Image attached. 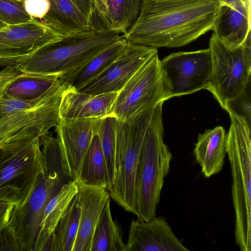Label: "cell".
<instances>
[{"mask_svg":"<svg viewBox=\"0 0 251 251\" xmlns=\"http://www.w3.org/2000/svg\"><path fill=\"white\" fill-rule=\"evenodd\" d=\"M118 119L107 115L101 118L98 135L104 156L107 176V188L109 192L115 180V157L116 147V133Z\"/></svg>","mask_w":251,"mask_h":251,"instance_id":"obj_28","label":"cell"},{"mask_svg":"<svg viewBox=\"0 0 251 251\" xmlns=\"http://www.w3.org/2000/svg\"><path fill=\"white\" fill-rule=\"evenodd\" d=\"M156 106L117 122L115 180L109 193L118 204L136 215L137 172L145 136Z\"/></svg>","mask_w":251,"mask_h":251,"instance_id":"obj_7","label":"cell"},{"mask_svg":"<svg viewBox=\"0 0 251 251\" xmlns=\"http://www.w3.org/2000/svg\"><path fill=\"white\" fill-rule=\"evenodd\" d=\"M221 4L214 0H143L136 21L122 36L157 49L182 47L212 30Z\"/></svg>","mask_w":251,"mask_h":251,"instance_id":"obj_1","label":"cell"},{"mask_svg":"<svg viewBox=\"0 0 251 251\" xmlns=\"http://www.w3.org/2000/svg\"><path fill=\"white\" fill-rule=\"evenodd\" d=\"M66 85L60 78L37 98L0 100V145L33 136L40 138L59 123L60 106Z\"/></svg>","mask_w":251,"mask_h":251,"instance_id":"obj_4","label":"cell"},{"mask_svg":"<svg viewBox=\"0 0 251 251\" xmlns=\"http://www.w3.org/2000/svg\"><path fill=\"white\" fill-rule=\"evenodd\" d=\"M101 118L61 119L55 127L62 159L72 180L78 182L83 161L93 137L97 134Z\"/></svg>","mask_w":251,"mask_h":251,"instance_id":"obj_13","label":"cell"},{"mask_svg":"<svg viewBox=\"0 0 251 251\" xmlns=\"http://www.w3.org/2000/svg\"><path fill=\"white\" fill-rule=\"evenodd\" d=\"M0 251H21L19 243L8 225L0 230Z\"/></svg>","mask_w":251,"mask_h":251,"instance_id":"obj_32","label":"cell"},{"mask_svg":"<svg viewBox=\"0 0 251 251\" xmlns=\"http://www.w3.org/2000/svg\"><path fill=\"white\" fill-rule=\"evenodd\" d=\"M26 11L33 18L41 21L50 8L49 0H23Z\"/></svg>","mask_w":251,"mask_h":251,"instance_id":"obj_31","label":"cell"},{"mask_svg":"<svg viewBox=\"0 0 251 251\" xmlns=\"http://www.w3.org/2000/svg\"><path fill=\"white\" fill-rule=\"evenodd\" d=\"M189 251L162 217L146 221L132 220L126 251Z\"/></svg>","mask_w":251,"mask_h":251,"instance_id":"obj_15","label":"cell"},{"mask_svg":"<svg viewBox=\"0 0 251 251\" xmlns=\"http://www.w3.org/2000/svg\"><path fill=\"white\" fill-rule=\"evenodd\" d=\"M79 10L89 19L91 14V0H71Z\"/></svg>","mask_w":251,"mask_h":251,"instance_id":"obj_35","label":"cell"},{"mask_svg":"<svg viewBox=\"0 0 251 251\" xmlns=\"http://www.w3.org/2000/svg\"><path fill=\"white\" fill-rule=\"evenodd\" d=\"M118 92L93 95L65 89L60 106L61 119L103 118L109 115Z\"/></svg>","mask_w":251,"mask_h":251,"instance_id":"obj_18","label":"cell"},{"mask_svg":"<svg viewBox=\"0 0 251 251\" xmlns=\"http://www.w3.org/2000/svg\"><path fill=\"white\" fill-rule=\"evenodd\" d=\"M80 206L77 193L59 220L54 231L52 251H72L78 230Z\"/></svg>","mask_w":251,"mask_h":251,"instance_id":"obj_26","label":"cell"},{"mask_svg":"<svg viewBox=\"0 0 251 251\" xmlns=\"http://www.w3.org/2000/svg\"><path fill=\"white\" fill-rule=\"evenodd\" d=\"M23 0H0V29L31 21Z\"/></svg>","mask_w":251,"mask_h":251,"instance_id":"obj_29","label":"cell"},{"mask_svg":"<svg viewBox=\"0 0 251 251\" xmlns=\"http://www.w3.org/2000/svg\"><path fill=\"white\" fill-rule=\"evenodd\" d=\"M220 3L221 4L228 5L235 7H241L251 4H245L240 0H214Z\"/></svg>","mask_w":251,"mask_h":251,"instance_id":"obj_36","label":"cell"},{"mask_svg":"<svg viewBox=\"0 0 251 251\" xmlns=\"http://www.w3.org/2000/svg\"><path fill=\"white\" fill-rule=\"evenodd\" d=\"M143 0H91L93 30L125 34L136 21Z\"/></svg>","mask_w":251,"mask_h":251,"instance_id":"obj_16","label":"cell"},{"mask_svg":"<svg viewBox=\"0 0 251 251\" xmlns=\"http://www.w3.org/2000/svg\"><path fill=\"white\" fill-rule=\"evenodd\" d=\"M14 206L13 202L0 197V230L8 225Z\"/></svg>","mask_w":251,"mask_h":251,"instance_id":"obj_34","label":"cell"},{"mask_svg":"<svg viewBox=\"0 0 251 251\" xmlns=\"http://www.w3.org/2000/svg\"><path fill=\"white\" fill-rule=\"evenodd\" d=\"M44 171L38 176L26 200L14 205L8 226L21 251H34L43 211L50 200L70 180L62 159L59 141L50 132L40 138Z\"/></svg>","mask_w":251,"mask_h":251,"instance_id":"obj_2","label":"cell"},{"mask_svg":"<svg viewBox=\"0 0 251 251\" xmlns=\"http://www.w3.org/2000/svg\"><path fill=\"white\" fill-rule=\"evenodd\" d=\"M63 36L33 18L28 22L0 29V59H24Z\"/></svg>","mask_w":251,"mask_h":251,"instance_id":"obj_14","label":"cell"},{"mask_svg":"<svg viewBox=\"0 0 251 251\" xmlns=\"http://www.w3.org/2000/svg\"><path fill=\"white\" fill-rule=\"evenodd\" d=\"M127 43L123 37L111 44L77 71L63 79L66 89L78 91L102 73L118 56Z\"/></svg>","mask_w":251,"mask_h":251,"instance_id":"obj_23","label":"cell"},{"mask_svg":"<svg viewBox=\"0 0 251 251\" xmlns=\"http://www.w3.org/2000/svg\"><path fill=\"white\" fill-rule=\"evenodd\" d=\"M77 183L107 188L106 163L98 134L93 137L85 154Z\"/></svg>","mask_w":251,"mask_h":251,"instance_id":"obj_27","label":"cell"},{"mask_svg":"<svg viewBox=\"0 0 251 251\" xmlns=\"http://www.w3.org/2000/svg\"><path fill=\"white\" fill-rule=\"evenodd\" d=\"M160 65L167 100L207 88L211 70L209 48L171 53Z\"/></svg>","mask_w":251,"mask_h":251,"instance_id":"obj_11","label":"cell"},{"mask_svg":"<svg viewBox=\"0 0 251 251\" xmlns=\"http://www.w3.org/2000/svg\"><path fill=\"white\" fill-rule=\"evenodd\" d=\"M122 36L111 31H90L63 37L20 60H1L0 66L15 67L21 72L37 75L73 74Z\"/></svg>","mask_w":251,"mask_h":251,"instance_id":"obj_3","label":"cell"},{"mask_svg":"<svg viewBox=\"0 0 251 251\" xmlns=\"http://www.w3.org/2000/svg\"><path fill=\"white\" fill-rule=\"evenodd\" d=\"M226 131L221 126L199 135L194 154L205 177L209 178L222 170L226 153Z\"/></svg>","mask_w":251,"mask_h":251,"instance_id":"obj_20","label":"cell"},{"mask_svg":"<svg viewBox=\"0 0 251 251\" xmlns=\"http://www.w3.org/2000/svg\"><path fill=\"white\" fill-rule=\"evenodd\" d=\"M78 192L75 181L70 180L50 200L43 213L40 230L34 251H52L55 228L62 215Z\"/></svg>","mask_w":251,"mask_h":251,"instance_id":"obj_21","label":"cell"},{"mask_svg":"<svg viewBox=\"0 0 251 251\" xmlns=\"http://www.w3.org/2000/svg\"><path fill=\"white\" fill-rule=\"evenodd\" d=\"M77 184L80 215L78 230L72 251H91L96 226L110 196L104 187Z\"/></svg>","mask_w":251,"mask_h":251,"instance_id":"obj_17","label":"cell"},{"mask_svg":"<svg viewBox=\"0 0 251 251\" xmlns=\"http://www.w3.org/2000/svg\"><path fill=\"white\" fill-rule=\"evenodd\" d=\"M49 1V11L40 22L63 37L93 30L89 19L71 0Z\"/></svg>","mask_w":251,"mask_h":251,"instance_id":"obj_22","label":"cell"},{"mask_svg":"<svg viewBox=\"0 0 251 251\" xmlns=\"http://www.w3.org/2000/svg\"><path fill=\"white\" fill-rule=\"evenodd\" d=\"M211 70L208 87L223 109L251 82V39L229 48L213 33L209 43Z\"/></svg>","mask_w":251,"mask_h":251,"instance_id":"obj_9","label":"cell"},{"mask_svg":"<svg viewBox=\"0 0 251 251\" xmlns=\"http://www.w3.org/2000/svg\"><path fill=\"white\" fill-rule=\"evenodd\" d=\"M158 53L148 60L118 92L110 114L126 121L167 100Z\"/></svg>","mask_w":251,"mask_h":251,"instance_id":"obj_10","label":"cell"},{"mask_svg":"<svg viewBox=\"0 0 251 251\" xmlns=\"http://www.w3.org/2000/svg\"><path fill=\"white\" fill-rule=\"evenodd\" d=\"M40 139L33 136L0 145V197L14 205L26 200L44 170Z\"/></svg>","mask_w":251,"mask_h":251,"instance_id":"obj_8","label":"cell"},{"mask_svg":"<svg viewBox=\"0 0 251 251\" xmlns=\"http://www.w3.org/2000/svg\"><path fill=\"white\" fill-rule=\"evenodd\" d=\"M110 199L106 203L96 226L91 251H126L119 225L112 216Z\"/></svg>","mask_w":251,"mask_h":251,"instance_id":"obj_25","label":"cell"},{"mask_svg":"<svg viewBox=\"0 0 251 251\" xmlns=\"http://www.w3.org/2000/svg\"><path fill=\"white\" fill-rule=\"evenodd\" d=\"M242 2L245 4H251V0H240Z\"/></svg>","mask_w":251,"mask_h":251,"instance_id":"obj_37","label":"cell"},{"mask_svg":"<svg viewBox=\"0 0 251 251\" xmlns=\"http://www.w3.org/2000/svg\"><path fill=\"white\" fill-rule=\"evenodd\" d=\"M227 112L231 124L226 151L232 177L235 240L241 251H251V125L244 117Z\"/></svg>","mask_w":251,"mask_h":251,"instance_id":"obj_5","label":"cell"},{"mask_svg":"<svg viewBox=\"0 0 251 251\" xmlns=\"http://www.w3.org/2000/svg\"><path fill=\"white\" fill-rule=\"evenodd\" d=\"M250 85L251 82L240 95L226 104L224 109L244 117L250 124H251Z\"/></svg>","mask_w":251,"mask_h":251,"instance_id":"obj_30","label":"cell"},{"mask_svg":"<svg viewBox=\"0 0 251 251\" xmlns=\"http://www.w3.org/2000/svg\"><path fill=\"white\" fill-rule=\"evenodd\" d=\"M60 78L56 75H37L21 73L6 86L0 100L9 98L29 100L37 98Z\"/></svg>","mask_w":251,"mask_h":251,"instance_id":"obj_24","label":"cell"},{"mask_svg":"<svg viewBox=\"0 0 251 251\" xmlns=\"http://www.w3.org/2000/svg\"><path fill=\"white\" fill-rule=\"evenodd\" d=\"M154 109L144 140L138 167L136 193L137 220L146 221L155 217L165 178L173 155L164 141L162 106Z\"/></svg>","mask_w":251,"mask_h":251,"instance_id":"obj_6","label":"cell"},{"mask_svg":"<svg viewBox=\"0 0 251 251\" xmlns=\"http://www.w3.org/2000/svg\"><path fill=\"white\" fill-rule=\"evenodd\" d=\"M157 49L127 42L116 59L100 75L78 91L91 95L119 92Z\"/></svg>","mask_w":251,"mask_h":251,"instance_id":"obj_12","label":"cell"},{"mask_svg":"<svg viewBox=\"0 0 251 251\" xmlns=\"http://www.w3.org/2000/svg\"><path fill=\"white\" fill-rule=\"evenodd\" d=\"M21 73L17 68L11 67H4L0 71V97L6 86Z\"/></svg>","mask_w":251,"mask_h":251,"instance_id":"obj_33","label":"cell"},{"mask_svg":"<svg viewBox=\"0 0 251 251\" xmlns=\"http://www.w3.org/2000/svg\"><path fill=\"white\" fill-rule=\"evenodd\" d=\"M251 4L241 7L221 4L212 30L224 45L239 47L251 36Z\"/></svg>","mask_w":251,"mask_h":251,"instance_id":"obj_19","label":"cell"}]
</instances>
